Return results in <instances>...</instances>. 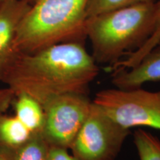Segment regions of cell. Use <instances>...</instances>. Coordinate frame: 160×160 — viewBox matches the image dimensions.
<instances>
[{"instance_id": "13", "label": "cell", "mask_w": 160, "mask_h": 160, "mask_svg": "<svg viewBox=\"0 0 160 160\" xmlns=\"http://www.w3.org/2000/svg\"><path fill=\"white\" fill-rule=\"evenodd\" d=\"M133 142L139 160H160V139L139 128L133 133Z\"/></svg>"}, {"instance_id": "16", "label": "cell", "mask_w": 160, "mask_h": 160, "mask_svg": "<svg viewBox=\"0 0 160 160\" xmlns=\"http://www.w3.org/2000/svg\"><path fill=\"white\" fill-rule=\"evenodd\" d=\"M16 97V93L10 88L0 89V114L5 113L11 106V103Z\"/></svg>"}, {"instance_id": "15", "label": "cell", "mask_w": 160, "mask_h": 160, "mask_svg": "<svg viewBox=\"0 0 160 160\" xmlns=\"http://www.w3.org/2000/svg\"><path fill=\"white\" fill-rule=\"evenodd\" d=\"M46 160H79L73 154L69 153L68 150L62 148L49 146Z\"/></svg>"}, {"instance_id": "14", "label": "cell", "mask_w": 160, "mask_h": 160, "mask_svg": "<svg viewBox=\"0 0 160 160\" xmlns=\"http://www.w3.org/2000/svg\"><path fill=\"white\" fill-rule=\"evenodd\" d=\"M158 0H90L88 5V17L127 6L139 4H154Z\"/></svg>"}, {"instance_id": "11", "label": "cell", "mask_w": 160, "mask_h": 160, "mask_svg": "<svg viewBox=\"0 0 160 160\" xmlns=\"http://www.w3.org/2000/svg\"><path fill=\"white\" fill-rule=\"evenodd\" d=\"M33 133L16 116L0 114V148H11L22 145Z\"/></svg>"}, {"instance_id": "3", "label": "cell", "mask_w": 160, "mask_h": 160, "mask_svg": "<svg viewBox=\"0 0 160 160\" xmlns=\"http://www.w3.org/2000/svg\"><path fill=\"white\" fill-rule=\"evenodd\" d=\"M90 0H37L18 28L13 48L33 53L66 42L85 43Z\"/></svg>"}, {"instance_id": "7", "label": "cell", "mask_w": 160, "mask_h": 160, "mask_svg": "<svg viewBox=\"0 0 160 160\" xmlns=\"http://www.w3.org/2000/svg\"><path fill=\"white\" fill-rule=\"evenodd\" d=\"M159 81L160 42L133 67L113 71L112 73V83L119 89L137 88L146 82Z\"/></svg>"}, {"instance_id": "4", "label": "cell", "mask_w": 160, "mask_h": 160, "mask_svg": "<svg viewBox=\"0 0 160 160\" xmlns=\"http://www.w3.org/2000/svg\"><path fill=\"white\" fill-rule=\"evenodd\" d=\"M93 102L125 128L160 130V91L110 88L96 93Z\"/></svg>"}, {"instance_id": "2", "label": "cell", "mask_w": 160, "mask_h": 160, "mask_svg": "<svg viewBox=\"0 0 160 160\" xmlns=\"http://www.w3.org/2000/svg\"><path fill=\"white\" fill-rule=\"evenodd\" d=\"M155 3L139 4L88 17L86 37L97 65L113 66L145 45L154 31Z\"/></svg>"}, {"instance_id": "6", "label": "cell", "mask_w": 160, "mask_h": 160, "mask_svg": "<svg viewBox=\"0 0 160 160\" xmlns=\"http://www.w3.org/2000/svg\"><path fill=\"white\" fill-rule=\"evenodd\" d=\"M88 94L66 93L42 106L45 123L42 133L49 146L69 150L91 110Z\"/></svg>"}, {"instance_id": "17", "label": "cell", "mask_w": 160, "mask_h": 160, "mask_svg": "<svg viewBox=\"0 0 160 160\" xmlns=\"http://www.w3.org/2000/svg\"><path fill=\"white\" fill-rule=\"evenodd\" d=\"M5 1H6V0H0V3H2V2H5ZM25 1H26V2H28V3H30L31 4V5H33V3L35 2L36 1H37V0H25Z\"/></svg>"}, {"instance_id": "12", "label": "cell", "mask_w": 160, "mask_h": 160, "mask_svg": "<svg viewBox=\"0 0 160 160\" xmlns=\"http://www.w3.org/2000/svg\"><path fill=\"white\" fill-rule=\"evenodd\" d=\"M160 42V0L155 3V28L153 33L141 48L130 53L123 59L111 66L112 71L131 68L137 65L152 48Z\"/></svg>"}, {"instance_id": "9", "label": "cell", "mask_w": 160, "mask_h": 160, "mask_svg": "<svg viewBox=\"0 0 160 160\" xmlns=\"http://www.w3.org/2000/svg\"><path fill=\"white\" fill-rule=\"evenodd\" d=\"M16 117L31 133H42L45 123V112L41 104L25 93L16 94L11 103Z\"/></svg>"}, {"instance_id": "8", "label": "cell", "mask_w": 160, "mask_h": 160, "mask_svg": "<svg viewBox=\"0 0 160 160\" xmlns=\"http://www.w3.org/2000/svg\"><path fill=\"white\" fill-rule=\"evenodd\" d=\"M31 7L25 0H6L0 3V60L13 51L18 28Z\"/></svg>"}, {"instance_id": "5", "label": "cell", "mask_w": 160, "mask_h": 160, "mask_svg": "<svg viewBox=\"0 0 160 160\" xmlns=\"http://www.w3.org/2000/svg\"><path fill=\"white\" fill-rule=\"evenodd\" d=\"M129 134V129L92 101L88 116L70 149L79 160H115Z\"/></svg>"}, {"instance_id": "10", "label": "cell", "mask_w": 160, "mask_h": 160, "mask_svg": "<svg viewBox=\"0 0 160 160\" xmlns=\"http://www.w3.org/2000/svg\"><path fill=\"white\" fill-rule=\"evenodd\" d=\"M49 149L42 133H33L26 142L16 148H0L5 160H46Z\"/></svg>"}, {"instance_id": "1", "label": "cell", "mask_w": 160, "mask_h": 160, "mask_svg": "<svg viewBox=\"0 0 160 160\" xmlns=\"http://www.w3.org/2000/svg\"><path fill=\"white\" fill-rule=\"evenodd\" d=\"M99 72L82 42L57 44L33 53L13 50L0 60V82L16 94L31 96L42 106L66 93L88 94Z\"/></svg>"}, {"instance_id": "18", "label": "cell", "mask_w": 160, "mask_h": 160, "mask_svg": "<svg viewBox=\"0 0 160 160\" xmlns=\"http://www.w3.org/2000/svg\"><path fill=\"white\" fill-rule=\"evenodd\" d=\"M0 160H5V158H4V157L2 154H0Z\"/></svg>"}]
</instances>
